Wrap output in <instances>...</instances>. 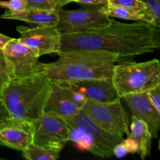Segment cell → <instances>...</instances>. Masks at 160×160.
<instances>
[{
    "label": "cell",
    "mask_w": 160,
    "mask_h": 160,
    "mask_svg": "<svg viewBox=\"0 0 160 160\" xmlns=\"http://www.w3.org/2000/svg\"><path fill=\"white\" fill-rule=\"evenodd\" d=\"M160 46L159 26L144 21L122 23L110 18L106 26L85 32L61 34V52L103 51L120 60L156 51Z\"/></svg>",
    "instance_id": "1"
},
{
    "label": "cell",
    "mask_w": 160,
    "mask_h": 160,
    "mask_svg": "<svg viewBox=\"0 0 160 160\" xmlns=\"http://www.w3.org/2000/svg\"><path fill=\"white\" fill-rule=\"evenodd\" d=\"M57 61L38 62L37 72L47 76L51 83L95 78H112L113 67L120 59L103 51L75 50L59 54Z\"/></svg>",
    "instance_id": "2"
},
{
    "label": "cell",
    "mask_w": 160,
    "mask_h": 160,
    "mask_svg": "<svg viewBox=\"0 0 160 160\" xmlns=\"http://www.w3.org/2000/svg\"><path fill=\"white\" fill-rule=\"evenodd\" d=\"M52 83L37 72L33 76L9 81L0 95L12 118L33 123L43 114Z\"/></svg>",
    "instance_id": "3"
},
{
    "label": "cell",
    "mask_w": 160,
    "mask_h": 160,
    "mask_svg": "<svg viewBox=\"0 0 160 160\" xmlns=\"http://www.w3.org/2000/svg\"><path fill=\"white\" fill-rule=\"evenodd\" d=\"M65 120L69 128V141L76 144L79 149L89 151L97 157L113 156L114 146L123 140L102 129L82 109Z\"/></svg>",
    "instance_id": "4"
},
{
    "label": "cell",
    "mask_w": 160,
    "mask_h": 160,
    "mask_svg": "<svg viewBox=\"0 0 160 160\" xmlns=\"http://www.w3.org/2000/svg\"><path fill=\"white\" fill-rule=\"evenodd\" d=\"M111 79L120 98L128 94L147 92L160 84L159 61L116 63Z\"/></svg>",
    "instance_id": "5"
},
{
    "label": "cell",
    "mask_w": 160,
    "mask_h": 160,
    "mask_svg": "<svg viewBox=\"0 0 160 160\" xmlns=\"http://www.w3.org/2000/svg\"><path fill=\"white\" fill-rule=\"evenodd\" d=\"M81 109L105 131L123 138L130 135L129 118L120 99L111 102L87 100Z\"/></svg>",
    "instance_id": "6"
},
{
    "label": "cell",
    "mask_w": 160,
    "mask_h": 160,
    "mask_svg": "<svg viewBox=\"0 0 160 160\" xmlns=\"http://www.w3.org/2000/svg\"><path fill=\"white\" fill-rule=\"evenodd\" d=\"M105 5V4H104ZM103 5H85L74 10L59 9V20L56 28L61 34L85 32L106 26L110 17L102 11Z\"/></svg>",
    "instance_id": "7"
},
{
    "label": "cell",
    "mask_w": 160,
    "mask_h": 160,
    "mask_svg": "<svg viewBox=\"0 0 160 160\" xmlns=\"http://www.w3.org/2000/svg\"><path fill=\"white\" fill-rule=\"evenodd\" d=\"M32 124L34 145L61 152L70 142L67 121L55 112H43Z\"/></svg>",
    "instance_id": "8"
},
{
    "label": "cell",
    "mask_w": 160,
    "mask_h": 160,
    "mask_svg": "<svg viewBox=\"0 0 160 160\" xmlns=\"http://www.w3.org/2000/svg\"><path fill=\"white\" fill-rule=\"evenodd\" d=\"M17 31L20 34L19 40L38 58L44 55L60 53L61 33L56 26H18Z\"/></svg>",
    "instance_id": "9"
},
{
    "label": "cell",
    "mask_w": 160,
    "mask_h": 160,
    "mask_svg": "<svg viewBox=\"0 0 160 160\" xmlns=\"http://www.w3.org/2000/svg\"><path fill=\"white\" fill-rule=\"evenodd\" d=\"M10 80L25 78L37 73L38 57L19 38H12L2 48Z\"/></svg>",
    "instance_id": "10"
},
{
    "label": "cell",
    "mask_w": 160,
    "mask_h": 160,
    "mask_svg": "<svg viewBox=\"0 0 160 160\" xmlns=\"http://www.w3.org/2000/svg\"><path fill=\"white\" fill-rule=\"evenodd\" d=\"M82 94L87 100L98 102H111L120 99L111 78H95L56 83Z\"/></svg>",
    "instance_id": "11"
},
{
    "label": "cell",
    "mask_w": 160,
    "mask_h": 160,
    "mask_svg": "<svg viewBox=\"0 0 160 160\" xmlns=\"http://www.w3.org/2000/svg\"><path fill=\"white\" fill-rule=\"evenodd\" d=\"M33 124L12 117L0 122V145L23 151L32 143Z\"/></svg>",
    "instance_id": "12"
},
{
    "label": "cell",
    "mask_w": 160,
    "mask_h": 160,
    "mask_svg": "<svg viewBox=\"0 0 160 160\" xmlns=\"http://www.w3.org/2000/svg\"><path fill=\"white\" fill-rule=\"evenodd\" d=\"M121 98L128 103L133 117L142 120L147 125L152 138H157L160 128V113L151 103L147 92L128 94Z\"/></svg>",
    "instance_id": "13"
},
{
    "label": "cell",
    "mask_w": 160,
    "mask_h": 160,
    "mask_svg": "<svg viewBox=\"0 0 160 160\" xmlns=\"http://www.w3.org/2000/svg\"><path fill=\"white\" fill-rule=\"evenodd\" d=\"M81 110L74 100V92L61 84L52 83L44 112H53L64 119L72 118Z\"/></svg>",
    "instance_id": "14"
},
{
    "label": "cell",
    "mask_w": 160,
    "mask_h": 160,
    "mask_svg": "<svg viewBox=\"0 0 160 160\" xmlns=\"http://www.w3.org/2000/svg\"><path fill=\"white\" fill-rule=\"evenodd\" d=\"M1 18L17 20L36 26H56L59 20V10L24 9L19 12L6 10Z\"/></svg>",
    "instance_id": "15"
},
{
    "label": "cell",
    "mask_w": 160,
    "mask_h": 160,
    "mask_svg": "<svg viewBox=\"0 0 160 160\" xmlns=\"http://www.w3.org/2000/svg\"><path fill=\"white\" fill-rule=\"evenodd\" d=\"M102 11L105 15L109 17H117L134 21L148 22L158 26L154 16L148 8L145 9H135L106 3L102 6Z\"/></svg>",
    "instance_id": "16"
},
{
    "label": "cell",
    "mask_w": 160,
    "mask_h": 160,
    "mask_svg": "<svg viewBox=\"0 0 160 160\" xmlns=\"http://www.w3.org/2000/svg\"><path fill=\"white\" fill-rule=\"evenodd\" d=\"M130 137L132 138L138 144V149L137 153L142 159H145L151 152L152 138L147 125L142 120L132 117L130 125Z\"/></svg>",
    "instance_id": "17"
},
{
    "label": "cell",
    "mask_w": 160,
    "mask_h": 160,
    "mask_svg": "<svg viewBox=\"0 0 160 160\" xmlns=\"http://www.w3.org/2000/svg\"><path fill=\"white\" fill-rule=\"evenodd\" d=\"M59 153L56 150L45 148L30 144L28 148L22 151V157L29 160H56L59 158Z\"/></svg>",
    "instance_id": "18"
},
{
    "label": "cell",
    "mask_w": 160,
    "mask_h": 160,
    "mask_svg": "<svg viewBox=\"0 0 160 160\" xmlns=\"http://www.w3.org/2000/svg\"><path fill=\"white\" fill-rule=\"evenodd\" d=\"M138 146L134 139L130 136H128L127 138H123V140L117 143L113 148V156L118 159L124 157L127 155L131 153L134 154L137 153Z\"/></svg>",
    "instance_id": "19"
},
{
    "label": "cell",
    "mask_w": 160,
    "mask_h": 160,
    "mask_svg": "<svg viewBox=\"0 0 160 160\" xmlns=\"http://www.w3.org/2000/svg\"><path fill=\"white\" fill-rule=\"evenodd\" d=\"M27 9L59 10L62 8L58 0H26Z\"/></svg>",
    "instance_id": "20"
},
{
    "label": "cell",
    "mask_w": 160,
    "mask_h": 160,
    "mask_svg": "<svg viewBox=\"0 0 160 160\" xmlns=\"http://www.w3.org/2000/svg\"><path fill=\"white\" fill-rule=\"evenodd\" d=\"M107 3L135 9H145L148 6L140 0H109Z\"/></svg>",
    "instance_id": "21"
},
{
    "label": "cell",
    "mask_w": 160,
    "mask_h": 160,
    "mask_svg": "<svg viewBox=\"0 0 160 160\" xmlns=\"http://www.w3.org/2000/svg\"><path fill=\"white\" fill-rule=\"evenodd\" d=\"M9 81H10V78L8 73L2 48H0V95L6 84L9 82Z\"/></svg>",
    "instance_id": "22"
},
{
    "label": "cell",
    "mask_w": 160,
    "mask_h": 160,
    "mask_svg": "<svg viewBox=\"0 0 160 160\" xmlns=\"http://www.w3.org/2000/svg\"><path fill=\"white\" fill-rule=\"evenodd\" d=\"M0 7L6 8L9 12H19L27 9V2L26 0L0 1Z\"/></svg>",
    "instance_id": "23"
},
{
    "label": "cell",
    "mask_w": 160,
    "mask_h": 160,
    "mask_svg": "<svg viewBox=\"0 0 160 160\" xmlns=\"http://www.w3.org/2000/svg\"><path fill=\"white\" fill-rule=\"evenodd\" d=\"M143 2L152 13L153 14L156 20V24L159 26L160 24V0H140Z\"/></svg>",
    "instance_id": "24"
},
{
    "label": "cell",
    "mask_w": 160,
    "mask_h": 160,
    "mask_svg": "<svg viewBox=\"0 0 160 160\" xmlns=\"http://www.w3.org/2000/svg\"><path fill=\"white\" fill-rule=\"evenodd\" d=\"M147 94L152 106L160 113V84L147 91Z\"/></svg>",
    "instance_id": "25"
},
{
    "label": "cell",
    "mask_w": 160,
    "mask_h": 160,
    "mask_svg": "<svg viewBox=\"0 0 160 160\" xmlns=\"http://www.w3.org/2000/svg\"><path fill=\"white\" fill-rule=\"evenodd\" d=\"M108 1L109 0H68L69 3L74 2L84 5H104L106 4Z\"/></svg>",
    "instance_id": "26"
},
{
    "label": "cell",
    "mask_w": 160,
    "mask_h": 160,
    "mask_svg": "<svg viewBox=\"0 0 160 160\" xmlns=\"http://www.w3.org/2000/svg\"><path fill=\"white\" fill-rule=\"evenodd\" d=\"M10 115H9V112L5 107L4 104H3L1 98H0V122L2 120H6V119L10 118Z\"/></svg>",
    "instance_id": "27"
},
{
    "label": "cell",
    "mask_w": 160,
    "mask_h": 160,
    "mask_svg": "<svg viewBox=\"0 0 160 160\" xmlns=\"http://www.w3.org/2000/svg\"><path fill=\"white\" fill-rule=\"evenodd\" d=\"M11 39H12V38L8 37V36L4 35V34L0 33V48H2Z\"/></svg>",
    "instance_id": "28"
},
{
    "label": "cell",
    "mask_w": 160,
    "mask_h": 160,
    "mask_svg": "<svg viewBox=\"0 0 160 160\" xmlns=\"http://www.w3.org/2000/svg\"><path fill=\"white\" fill-rule=\"evenodd\" d=\"M58 2L60 3V5L62 6H62H65V5L68 4V3H69L68 0H58Z\"/></svg>",
    "instance_id": "29"
}]
</instances>
